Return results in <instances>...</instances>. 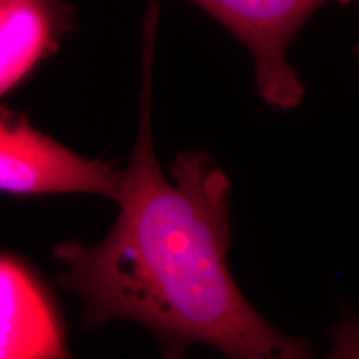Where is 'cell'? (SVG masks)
Returning a JSON list of instances; mask_svg holds the SVG:
<instances>
[{
	"label": "cell",
	"mask_w": 359,
	"mask_h": 359,
	"mask_svg": "<svg viewBox=\"0 0 359 359\" xmlns=\"http://www.w3.org/2000/svg\"><path fill=\"white\" fill-rule=\"evenodd\" d=\"M158 0L143 22L140 123L116 196L109 236L55 248L60 283L83 303L87 326L128 320L163 344L203 343L224 359H314L306 341L283 334L241 293L228 268L231 185L200 151L182 154L167 177L151 132Z\"/></svg>",
	"instance_id": "cell-1"
},
{
	"label": "cell",
	"mask_w": 359,
	"mask_h": 359,
	"mask_svg": "<svg viewBox=\"0 0 359 359\" xmlns=\"http://www.w3.org/2000/svg\"><path fill=\"white\" fill-rule=\"evenodd\" d=\"M243 42L255 58L258 92L269 105L294 109L304 97L288 53L296 35L333 0H191ZM349 2V0H336Z\"/></svg>",
	"instance_id": "cell-2"
},
{
	"label": "cell",
	"mask_w": 359,
	"mask_h": 359,
	"mask_svg": "<svg viewBox=\"0 0 359 359\" xmlns=\"http://www.w3.org/2000/svg\"><path fill=\"white\" fill-rule=\"evenodd\" d=\"M122 172L88 160L0 109V191L15 195L92 193L116 200Z\"/></svg>",
	"instance_id": "cell-3"
},
{
	"label": "cell",
	"mask_w": 359,
	"mask_h": 359,
	"mask_svg": "<svg viewBox=\"0 0 359 359\" xmlns=\"http://www.w3.org/2000/svg\"><path fill=\"white\" fill-rule=\"evenodd\" d=\"M0 359H72L47 291L8 257H0Z\"/></svg>",
	"instance_id": "cell-4"
},
{
	"label": "cell",
	"mask_w": 359,
	"mask_h": 359,
	"mask_svg": "<svg viewBox=\"0 0 359 359\" xmlns=\"http://www.w3.org/2000/svg\"><path fill=\"white\" fill-rule=\"evenodd\" d=\"M70 20L65 0H0V97L55 52Z\"/></svg>",
	"instance_id": "cell-5"
},
{
	"label": "cell",
	"mask_w": 359,
	"mask_h": 359,
	"mask_svg": "<svg viewBox=\"0 0 359 359\" xmlns=\"http://www.w3.org/2000/svg\"><path fill=\"white\" fill-rule=\"evenodd\" d=\"M165 348V358L163 359H187L185 358V349L177 344H163Z\"/></svg>",
	"instance_id": "cell-6"
}]
</instances>
